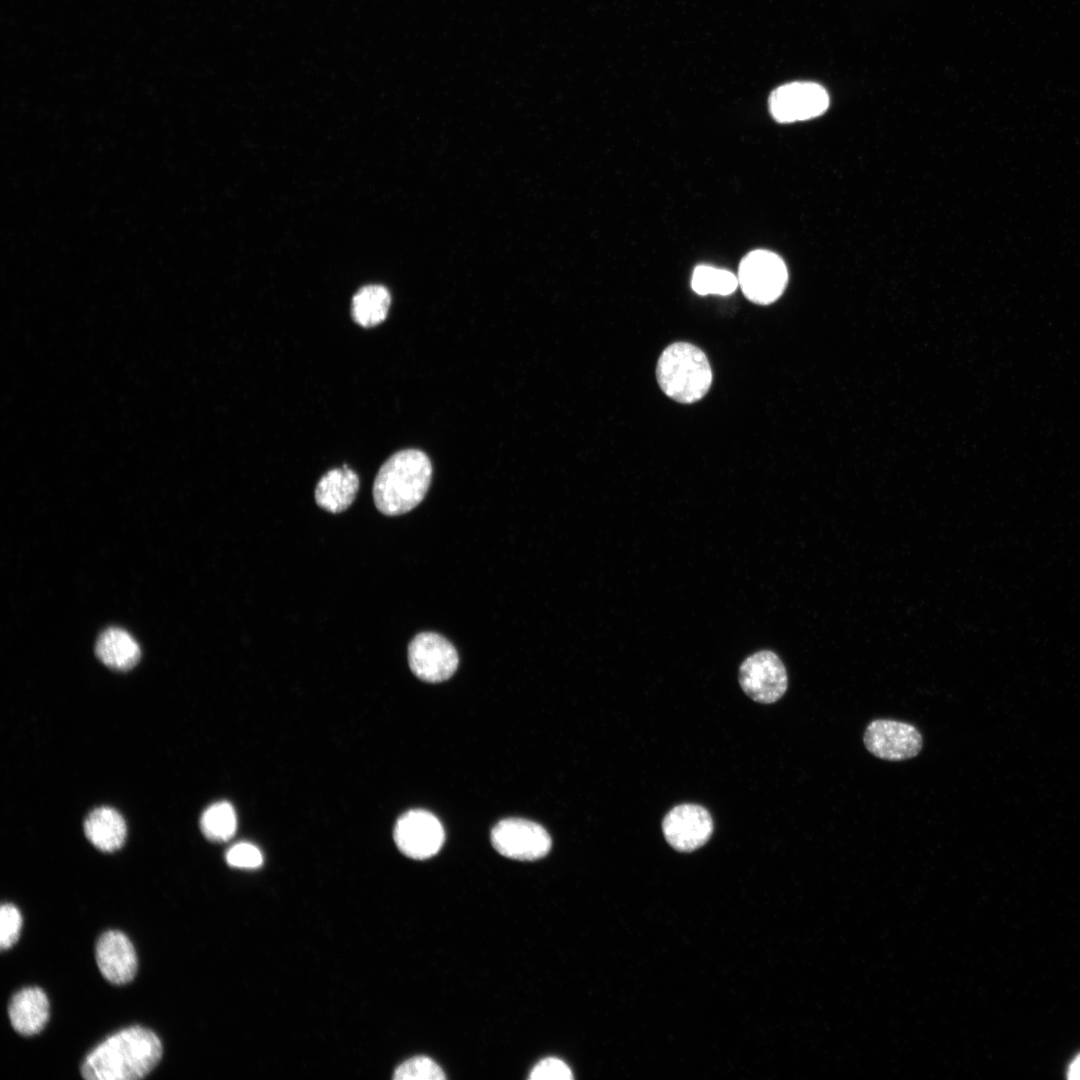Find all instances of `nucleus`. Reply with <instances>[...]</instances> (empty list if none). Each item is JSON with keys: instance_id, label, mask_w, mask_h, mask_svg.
<instances>
[{"instance_id": "1", "label": "nucleus", "mask_w": 1080, "mask_h": 1080, "mask_svg": "<svg viewBox=\"0 0 1080 1080\" xmlns=\"http://www.w3.org/2000/svg\"><path fill=\"white\" fill-rule=\"evenodd\" d=\"M162 1056V1044L149 1029L132 1026L109 1036L84 1059L81 1074L89 1080H137Z\"/></svg>"}, {"instance_id": "2", "label": "nucleus", "mask_w": 1080, "mask_h": 1080, "mask_svg": "<svg viewBox=\"0 0 1080 1080\" xmlns=\"http://www.w3.org/2000/svg\"><path fill=\"white\" fill-rule=\"evenodd\" d=\"M431 477V461L423 451L404 449L394 453L380 467L374 480L376 508L387 516L409 512L424 499Z\"/></svg>"}, {"instance_id": "3", "label": "nucleus", "mask_w": 1080, "mask_h": 1080, "mask_svg": "<svg viewBox=\"0 0 1080 1080\" xmlns=\"http://www.w3.org/2000/svg\"><path fill=\"white\" fill-rule=\"evenodd\" d=\"M656 377L664 394L682 404L699 401L712 384V370L705 353L687 342L673 343L662 352Z\"/></svg>"}, {"instance_id": "4", "label": "nucleus", "mask_w": 1080, "mask_h": 1080, "mask_svg": "<svg viewBox=\"0 0 1080 1080\" xmlns=\"http://www.w3.org/2000/svg\"><path fill=\"white\" fill-rule=\"evenodd\" d=\"M738 284L744 296L753 303L768 305L784 292L788 272L783 259L776 253L757 249L746 254L738 268Z\"/></svg>"}, {"instance_id": "5", "label": "nucleus", "mask_w": 1080, "mask_h": 1080, "mask_svg": "<svg viewBox=\"0 0 1080 1080\" xmlns=\"http://www.w3.org/2000/svg\"><path fill=\"white\" fill-rule=\"evenodd\" d=\"M739 683L744 693L762 704L778 701L788 687V676L779 656L770 650L747 657L739 668Z\"/></svg>"}, {"instance_id": "6", "label": "nucleus", "mask_w": 1080, "mask_h": 1080, "mask_svg": "<svg viewBox=\"0 0 1080 1080\" xmlns=\"http://www.w3.org/2000/svg\"><path fill=\"white\" fill-rule=\"evenodd\" d=\"M493 847L501 855L521 861H534L548 854L551 838L539 824L520 818L498 822L491 831Z\"/></svg>"}, {"instance_id": "7", "label": "nucleus", "mask_w": 1080, "mask_h": 1080, "mask_svg": "<svg viewBox=\"0 0 1080 1080\" xmlns=\"http://www.w3.org/2000/svg\"><path fill=\"white\" fill-rule=\"evenodd\" d=\"M408 662L416 677L437 683L454 674L459 658L456 649L446 638L434 632H422L408 646Z\"/></svg>"}, {"instance_id": "8", "label": "nucleus", "mask_w": 1080, "mask_h": 1080, "mask_svg": "<svg viewBox=\"0 0 1080 1080\" xmlns=\"http://www.w3.org/2000/svg\"><path fill=\"white\" fill-rule=\"evenodd\" d=\"M829 106L825 88L815 82H791L776 88L769 97V111L779 123L815 118Z\"/></svg>"}, {"instance_id": "9", "label": "nucleus", "mask_w": 1080, "mask_h": 1080, "mask_svg": "<svg viewBox=\"0 0 1080 1080\" xmlns=\"http://www.w3.org/2000/svg\"><path fill=\"white\" fill-rule=\"evenodd\" d=\"M866 749L875 757L901 761L917 756L923 745L922 735L912 724L892 720L871 721L864 732Z\"/></svg>"}, {"instance_id": "10", "label": "nucleus", "mask_w": 1080, "mask_h": 1080, "mask_svg": "<svg viewBox=\"0 0 1080 1080\" xmlns=\"http://www.w3.org/2000/svg\"><path fill=\"white\" fill-rule=\"evenodd\" d=\"M394 840L407 857L424 860L438 853L445 834L440 821L425 810H410L401 815L394 827Z\"/></svg>"}, {"instance_id": "11", "label": "nucleus", "mask_w": 1080, "mask_h": 1080, "mask_svg": "<svg viewBox=\"0 0 1080 1080\" xmlns=\"http://www.w3.org/2000/svg\"><path fill=\"white\" fill-rule=\"evenodd\" d=\"M662 831L672 848L679 852H692L710 839L713 820L703 806L684 803L675 806L664 816Z\"/></svg>"}, {"instance_id": "12", "label": "nucleus", "mask_w": 1080, "mask_h": 1080, "mask_svg": "<svg viewBox=\"0 0 1080 1080\" xmlns=\"http://www.w3.org/2000/svg\"><path fill=\"white\" fill-rule=\"evenodd\" d=\"M96 961L103 977L113 984L130 982L137 971L135 949L129 938L117 930H109L100 936Z\"/></svg>"}, {"instance_id": "13", "label": "nucleus", "mask_w": 1080, "mask_h": 1080, "mask_svg": "<svg viewBox=\"0 0 1080 1080\" xmlns=\"http://www.w3.org/2000/svg\"><path fill=\"white\" fill-rule=\"evenodd\" d=\"M13 1028L24 1036L39 1033L49 1019V1001L38 987H27L13 995L8 1007Z\"/></svg>"}, {"instance_id": "14", "label": "nucleus", "mask_w": 1080, "mask_h": 1080, "mask_svg": "<svg viewBox=\"0 0 1080 1080\" xmlns=\"http://www.w3.org/2000/svg\"><path fill=\"white\" fill-rule=\"evenodd\" d=\"M359 489V477L347 465L329 470L318 481L315 488V500L319 507L340 513L354 501Z\"/></svg>"}, {"instance_id": "15", "label": "nucleus", "mask_w": 1080, "mask_h": 1080, "mask_svg": "<svg viewBox=\"0 0 1080 1080\" xmlns=\"http://www.w3.org/2000/svg\"><path fill=\"white\" fill-rule=\"evenodd\" d=\"M95 653L103 664L117 671L133 668L141 656L136 640L118 627H110L99 635Z\"/></svg>"}, {"instance_id": "16", "label": "nucleus", "mask_w": 1080, "mask_h": 1080, "mask_svg": "<svg viewBox=\"0 0 1080 1080\" xmlns=\"http://www.w3.org/2000/svg\"><path fill=\"white\" fill-rule=\"evenodd\" d=\"M88 840L99 850L113 852L122 847L126 839L125 820L115 809L99 807L89 813L84 822Z\"/></svg>"}, {"instance_id": "17", "label": "nucleus", "mask_w": 1080, "mask_h": 1080, "mask_svg": "<svg viewBox=\"0 0 1080 1080\" xmlns=\"http://www.w3.org/2000/svg\"><path fill=\"white\" fill-rule=\"evenodd\" d=\"M391 296L382 285H366L352 298L351 315L358 325L369 328L383 322L388 314Z\"/></svg>"}, {"instance_id": "18", "label": "nucleus", "mask_w": 1080, "mask_h": 1080, "mask_svg": "<svg viewBox=\"0 0 1080 1080\" xmlns=\"http://www.w3.org/2000/svg\"><path fill=\"white\" fill-rule=\"evenodd\" d=\"M200 828L205 837L216 842L229 840L236 831L237 818L233 806L220 801L209 806L202 814Z\"/></svg>"}, {"instance_id": "19", "label": "nucleus", "mask_w": 1080, "mask_h": 1080, "mask_svg": "<svg viewBox=\"0 0 1080 1080\" xmlns=\"http://www.w3.org/2000/svg\"><path fill=\"white\" fill-rule=\"evenodd\" d=\"M738 285L737 276L732 272L707 265L697 266L691 279L692 289L699 295H729Z\"/></svg>"}, {"instance_id": "20", "label": "nucleus", "mask_w": 1080, "mask_h": 1080, "mask_svg": "<svg viewBox=\"0 0 1080 1080\" xmlns=\"http://www.w3.org/2000/svg\"><path fill=\"white\" fill-rule=\"evenodd\" d=\"M393 1078L396 1080H443L446 1076L434 1060L426 1056H416L399 1065Z\"/></svg>"}, {"instance_id": "21", "label": "nucleus", "mask_w": 1080, "mask_h": 1080, "mask_svg": "<svg viewBox=\"0 0 1080 1080\" xmlns=\"http://www.w3.org/2000/svg\"><path fill=\"white\" fill-rule=\"evenodd\" d=\"M22 926V917L16 906L4 903L0 909V947L9 949L18 940Z\"/></svg>"}, {"instance_id": "22", "label": "nucleus", "mask_w": 1080, "mask_h": 1080, "mask_svg": "<svg viewBox=\"0 0 1080 1080\" xmlns=\"http://www.w3.org/2000/svg\"><path fill=\"white\" fill-rule=\"evenodd\" d=\"M227 863L236 868L255 869L263 862L260 850L246 842L233 845L226 853Z\"/></svg>"}, {"instance_id": "23", "label": "nucleus", "mask_w": 1080, "mask_h": 1080, "mask_svg": "<svg viewBox=\"0 0 1080 1080\" xmlns=\"http://www.w3.org/2000/svg\"><path fill=\"white\" fill-rule=\"evenodd\" d=\"M532 1080H571L572 1071L561 1059L547 1057L539 1061L531 1070Z\"/></svg>"}, {"instance_id": "24", "label": "nucleus", "mask_w": 1080, "mask_h": 1080, "mask_svg": "<svg viewBox=\"0 0 1080 1080\" xmlns=\"http://www.w3.org/2000/svg\"><path fill=\"white\" fill-rule=\"evenodd\" d=\"M1067 1078L1069 1080H1080V1053L1070 1062L1067 1069Z\"/></svg>"}]
</instances>
